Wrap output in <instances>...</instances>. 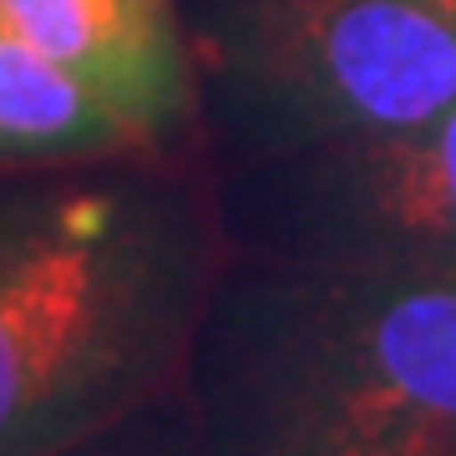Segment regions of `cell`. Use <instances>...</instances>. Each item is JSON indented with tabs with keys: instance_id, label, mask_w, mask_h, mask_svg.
I'll return each mask as SVG.
<instances>
[{
	"instance_id": "1",
	"label": "cell",
	"mask_w": 456,
	"mask_h": 456,
	"mask_svg": "<svg viewBox=\"0 0 456 456\" xmlns=\"http://www.w3.org/2000/svg\"><path fill=\"white\" fill-rule=\"evenodd\" d=\"M224 264L198 142L0 167V456H51L178 391Z\"/></svg>"
},
{
	"instance_id": "2",
	"label": "cell",
	"mask_w": 456,
	"mask_h": 456,
	"mask_svg": "<svg viewBox=\"0 0 456 456\" xmlns=\"http://www.w3.org/2000/svg\"><path fill=\"white\" fill-rule=\"evenodd\" d=\"M183 395L203 456H456V274L228 254Z\"/></svg>"
},
{
	"instance_id": "3",
	"label": "cell",
	"mask_w": 456,
	"mask_h": 456,
	"mask_svg": "<svg viewBox=\"0 0 456 456\" xmlns=\"http://www.w3.org/2000/svg\"><path fill=\"white\" fill-rule=\"evenodd\" d=\"M213 167L456 107V0H178Z\"/></svg>"
},
{
	"instance_id": "4",
	"label": "cell",
	"mask_w": 456,
	"mask_h": 456,
	"mask_svg": "<svg viewBox=\"0 0 456 456\" xmlns=\"http://www.w3.org/2000/svg\"><path fill=\"white\" fill-rule=\"evenodd\" d=\"M213 193L228 254L456 274V107L421 127L213 167Z\"/></svg>"
},
{
	"instance_id": "5",
	"label": "cell",
	"mask_w": 456,
	"mask_h": 456,
	"mask_svg": "<svg viewBox=\"0 0 456 456\" xmlns=\"http://www.w3.org/2000/svg\"><path fill=\"white\" fill-rule=\"evenodd\" d=\"M0 16L152 147L198 142L178 0H0Z\"/></svg>"
},
{
	"instance_id": "6",
	"label": "cell",
	"mask_w": 456,
	"mask_h": 456,
	"mask_svg": "<svg viewBox=\"0 0 456 456\" xmlns=\"http://www.w3.org/2000/svg\"><path fill=\"white\" fill-rule=\"evenodd\" d=\"M152 147L0 16V167Z\"/></svg>"
},
{
	"instance_id": "7",
	"label": "cell",
	"mask_w": 456,
	"mask_h": 456,
	"mask_svg": "<svg viewBox=\"0 0 456 456\" xmlns=\"http://www.w3.org/2000/svg\"><path fill=\"white\" fill-rule=\"evenodd\" d=\"M51 456H203V452H198V426L193 411H188V395L178 386V391L158 395L152 406L132 411L117 426H107L86 441H71Z\"/></svg>"
}]
</instances>
